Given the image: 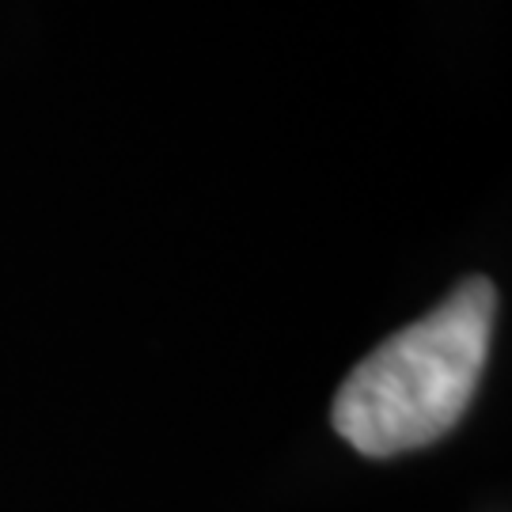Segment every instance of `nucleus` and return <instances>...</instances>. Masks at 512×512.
<instances>
[{
  "label": "nucleus",
  "mask_w": 512,
  "mask_h": 512,
  "mask_svg": "<svg viewBox=\"0 0 512 512\" xmlns=\"http://www.w3.org/2000/svg\"><path fill=\"white\" fill-rule=\"evenodd\" d=\"M497 293L467 277L452 296L391 334L349 372L334 395V429L361 456H403L440 440L475 399L490 357Z\"/></svg>",
  "instance_id": "obj_1"
}]
</instances>
